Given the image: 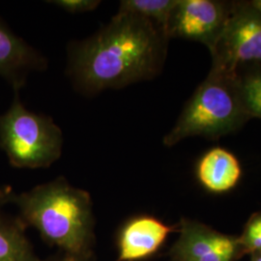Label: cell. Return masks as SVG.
I'll return each mask as SVG.
<instances>
[{
  "mask_svg": "<svg viewBox=\"0 0 261 261\" xmlns=\"http://www.w3.org/2000/svg\"><path fill=\"white\" fill-rule=\"evenodd\" d=\"M168 40L155 22L118 11L96 34L72 45L67 73L84 94L149 81L162 72Z\"/></svg>",
  "mask_w": 261,
  "mask_h": 261,
  "instance_id": "obj_1",
  "label": "cell"
},
{
  "mask_svg": "<svg viewBox=\"0 0 261 261\" xmlns=\"http://www.w3.org/2000/svg\"><path fill=\"white\" fill-rule=\"evenodd\" d=\"M13 203L25 226L37 229L49 246L68 256L91 260L95 218L89 193L59 177L16 195Z\"/></svg>",
  "mask_w": 261,
  "mask_h": 261,
  "instance_id": "obj_2",
  "label": "cell"
},
{
  "mask_svg": "<svg viewBox=\"0 0 261 261\" xmlns=\"http://www.w3.org/2000/svg\"><path fill=\"white\" fill-rule=\"evenodd\" d=\"M238 81L211 69L165 136L164 145L171 147L192 137L217 140L241 128L251 116L243 103Z\"/></svg>",
  "mask_w": 261,
  "mask_h": 261,
  "instance_id": "obj_3",
  "label": "cell"
},
{
  "mask_svg": "<svg viewBox=\"0 0 261 261\" xmlns=\"http://www.w3.org/2000/svg\"><path fill=\"white\" fill-rule=\"evenodd\" d=\"M0 146L15 168H48L61 156L63 135L51 117L28 111L16 94L0 115Z\"/></svg>",
  "mask_w": 261,
  "mask_h": 261,
  "instance_id": "obj_4",
  "label": "cell"
},
{
  "mask_svg": "<svg viewBox=\"0 0 261 261\" xmlns=\"http://www.w3.org/2000/svg\"><path fill=\"white\" fill-rule=\"evenodd\" d=\"M211 69L239 77L261 70V16L245 1H233L224 30L210 50Z\"/></svg>",
  "mask_w": 261,
  "mask_h": 261,
  "instance_id": "obj_5",
  "label": "cell"
},
{
  "mask_svg": "<svg viewBox=\"0 0 261 261\" xmlns=\"http://www.w3.org/2000/svg\"><path fill=\"white\" fill-rule=\"evenodd\" d=\"M233 1L177 0L168 22V36L201 43L209 50L222 34Z\"/></svg>",
  "mask_w": 261,
  "mask_h": 261,
  "instance_id": "obj_6",
  "label": "cell"
},
{
  "mask_svg": "<svg viewBox=\"0 0 261 261\" xmlns=\"http://www.w3.org/2000/svg\"><path fill=\"white\" fill-rule=\"evenodd\" d=\"M241 251L237 238L184 219L170 255L172 261H233Z\"/></svg>",
  "mask_w": 261,
  "mask_h": 261,
  "instance_id": "obj_7",
  "label": "cell"
},
{
  "mask_svg": "<svg viewBox=\"0 0 261 261\" xmlns=\"http://www.w3.org/2000/svg\"><path fill=\"white\" fill-rule=\"evenodd\" d=\"M172 228L162 221L141 215L128 220L116 239L118 261H140L158 252Z\"/></svg>",
  "mask_w": 261,
  "mask_h": 261,
  "instance_id": "obj_8",
  "label": "cell"
},
{
  "mask_svg": "<svg viewBox=\"0 0 261 261\" xmlns=\"http://www.w3.org/2000/svg\"><path fill=\"white\" fill-rule=\"evenodd\" d=\"M47 61L0 19V76L18 92L33 72L46 70Z\"/></svg>",
  "mask_w": 261,
  "mask_h": 261,
  "instance_id": "obj_9",
  "label": "cell"
},
{
  "mask_svg": "<svg viewBox=\"0 0 261 261\" xmlns=\"http://www.w3.org/2000/svg\"><path fill=\"white\" fill-rule=\"evenodd\" d=\"M196 175L201 185L212 193L228 192L242 175L239 160L223 147L208 150L198 161Z\"/></svg>",
  "mask_w": 261,
  "mask_h": 261,
  "instance_id": "obj_10",
  "label": "cell"
},
{
  "mask_svg": "<svg viewBox=\"0 0 261 261\" xmlns=\"http://www.w3.org/2000/svg\"><path fill=\"white\" fill-rule=\"evenodd\" d=\"M25 227L19 218L0 212V261H44L34 252L25 235Z\"/></svg>",
  "mask_w": 261,
  "mask_h": 261,
  "instance_id": "obj_11",
  "label": "cell"
},
{
  "mask_svg": "<svg viewBox=\"0 0 261 261\" xmlns=\"http://www.w3.org/2000/svg\"><path fill=\"white\" fill-rule=\"evenodd\" d=\"M177 0H123L119 12L136 14L155 22L168 34V22Z\"/></svg>",
  "mask_w": 261,
  "mask_h": 261,
  "instance_id": "obj_12",
  "label": "cell"
},
{
  "mask_svg": "<svg viewBox=\"0 0 261 261\" xmlns=\"http://www.w3.org/2000/svg\"><path fill=\"white\" fill-rule=\"evenodd\" d=\"M239 89L249 115L261 119V70H252L239 75Z\"/></svg>",
  "mask_w": 261,
  "mask_h": 261,
  "instance_id": "obj_13",
  "label": "cell"
},
{
  "mask_svg": "<svg viewBox=\"0 0 261 261\" xmlns=\"http://www.w3.org/2000/svg\"><path fill=\"white\" fill-rule=\"evenodd\" d=\"M238 241L244 252H261V213L250 219Z\"/></svg>",
  "mask_w": 261,
  "mask_h": 261,
  "instance_id": "obj_14",
  "label": "cell"
},
{
  "mask_svg": "<svg viewBox=\"0 0 261 261\" xmlns=\"http://www.w3.org/2000/svg\"><path fill=\"white\" fill-rule=\"evenodd\" d=\"M49 3L71 14H82L96 9L101 1L97 0H54Z\"/></svg>",
  "mask_w": 261,
  "mask_h": 261,
  "instance_id": "obj_15",
  "label": "cell"
},
{
  "mask_svg": "<svg viewBox=\"0 0 261 261\" xmlns=\"http://www.w3.org/2000/svg\"><path fill=\"white\" fill-rule=\"evenodd\" d=\"M15 196L11 187L0 186V210L5 204L13 202Z\"/></svg>",
  "mask_w": 261,
  "mask_h": 261,
  "instance_id": "obj_16",
  "label": "cell"
},
{
  "mask_svg": "<svg viewBox=\"0 0 261 261\" xmlns=\"http://www.w3.org/2000/svg\"><path fill=\"white\" fill-rule=\"evenodd\" d=\"M44 261H91L88 260V259H82V258H75V257H72V256H68L65 254H60L59 256H55V257H51L49 259Z\"/></svg>",
  "mask_w": 261,
  "mask_h": 261,
  "instance_id": "obj_17",
  "label": "cell"
},
{
  "mask_svg": "<svg viewBox=\"0 0 261 261\" xmlns=\"http://www.w3.org/2000/svg\"><path fill=\"white\" fill-rule=\"evenodd\" d=\"M246 4L261 16V0H247Z\"/></svg>",
  "mask_w": 261,
  "mask_h": 261,
  "instance_id": "obj_18",
  "label": "cell"
},
{
  "mask_svg": "<svg viewBox=\"0 0 261 261\" xmlns=\"http://www.w3.org/2000/svg\"><path fill=\"white\" fill-rule=\"evenodd\" d=\"M252 261H261V252H254L252 255Z\"/></svg>",
  "mask_w": 261,
  "mask_h": 261,
  "instance_id": "obj_19",
  "label": "cell"
}]
</instances>
